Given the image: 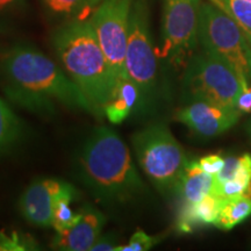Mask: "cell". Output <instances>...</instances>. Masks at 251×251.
Listing matches in <instances>:
<instances>
[{
	"label": "cell",
	"mask_w": 251,
	"mask_h": 251,
	"mask_svg": "<svg viewBox=\"0 0 251 251\" xmlns=\"http://www.w3.org/2000/svg\"><path fill=\"white\" fill-rule=\"evenodd\" d=\"M40 2L47 18L59 26L89 20L101 0H40Z\"/></svg>",
	"instance_id": "cell-16"
},
{
	"label": "cell",
	"mask_w": 251,
	"mask_h": 251,
	"mask_svg": "<svg viewBox=\"0 0 251 251\" xmlns=\"http://www.w3.org/2000/svg\"><path fill=\"white\" fill-rule=\"evenodd\" d=\"M246 130H247V134H248V137H249L250 142H251V119L249 121L247 122L246 125Z\"/></svg>",
	"instance_id": "cell-29"
},
{
	"label": "cell",
	"mask_w": 251,
	"mask_h": 251,
	"mask_svg": "<svg viewBox=\"0 0 251 251\" xmlns=\"http://www.w3.org/2000/svg\"><path fill=\"white\" fill-rule=\"evenodd\" d=\"M107 218L92 205L80 208V218L76 225L67 230L56 233L51 248L62 251H89L101 235Z\"/></svg>",
	"instance_id": "cell-12"
},
{
	"label": "cell",
	"mask_w": 251,
	"mask_h": 251,
	"mask_svg": "<svg viewBox=\"0 0 251 251\" xmlns=\"http://www.w3.org/2000/svg\"><path fill=\"white\" fill-rule=\"evenodd\" d=\"M236 108L241 113H251V83L242 81V89L237 97Z\"/></svg>",
	"instance_id": "cell-27"
},
{
	"label": "cell",
	"mask_w": 251,
	"mask_h": 251,
	"mask_svg": "<svg viewBox=\"0 0 251 251\" xmlns=\"http://www.w3.org/2000/svg\"><path fill=\"white\" fill-rule=\"evenodd\" d=\"M251 216V190L241 196L222 200L215 227L221 230H231Z\"/></svg>",
	"instance_id": "cell-18"
},
{
	"label": "cell",
	"mask_w": 251,
	"mask_h": 251,
	"mask_svg": "<svg viewBox=\"0 0 251 251\" xmlns=\"http://www.w3.org/2000/svg\"><path fill=\"white\" fill-rule=\"evenodd\" d=\"M241 112L203 100L188 101L176 113L175 119L201 137H215L237 124Z\"/></svg>",
	"instance_id": "cell-11"
},
{
	"label": "cell",
	"mask_w": 251,
	"mask_h": 251,
	"mask_svg": "<svg viewBox=\"0 0 251 251\" xmlns=\"http://www.w3.org/2000/svg\"><path fill=\"white\" fill-rule=\"evenodd\" d=\"M214 185V176L206 174L198 161H188L178 181L176 194L180 197L183 202L194 203L213 192Z\"/></svg>",
	"instance_id": "cell-17"
},
{
	"label": "cell",
	"mask_w": 251,
	"mask_h": 251,
	"mask_svg": "<svg viewBox=\"0 0 251 251\" xmlns=\"http://www.w3.org/2000/svg\"><path fill=\"white\" fill-rule=\"evenodd\" d=\"M131 144L140 168L153 186L163 194L176 193L188 159L168 126H147L133 135Z\"/></svg>",
	"instance_id": "cell-4"
},
{
	"label": "cell",
	"mask_w": 251,
	"mask_h": 251,
	"mask_svg": "<svg viewBox=\"0 0 251 251\" xmlns=\"http://www.w3.org/2000/svg\"><path fill=\"white\" fill-rule=\"evenodd\" d=\"M75 188L72 184L58 178H36L19 198V211L34 227L50 228L57 199L63 193Z\"/></svg>",
	"instance_id": "cell-10"
},
{
	"label": "cell",
	"mask_w": 251,
	"mask_h": 251,
	"mask_svg": "<svg viewBox=\"0 0 251 251\" xmlns=\"http://www.w3.org/2000/svg\"><path fill=\"white\" fill-rule=\"evenodd\" d=\"M206 1L212 2V4H214L215 6H218L219 8H221L222 11H225L226 13L229 14V13H228V8H227V6L225 5V2L222 1V0H206Z\"/></svg>",
	"instance_id": "cell-28"
},
{
	"label": "cell",
	"mask_w": 251,
	"mask_h": 251,
	"mask_svg": "<svg viewBox=\"0 0 251 251\" xmlns=\"http://www.w3.org/2000/svg\"><path fill=\"white\" fill-rule=\"evenodd\" d=\"M4 92L14 105L40 117L58 106L97 115L96 109L62 67L34 46L20 43L2 58Z\"/></svg>",
	"instance_id": "cell-1"
},
{
	"label": "cell",
	"mask_w": 251,
	"mask_h": 251,
	"mask_svg": "<svg viewBox=\"0 0 251 251\" xmlns=\"http://www.w3.org/2000/svg\"><path fill=\"white\" fill-rule=\"evenodd\" d=\"M249 1H251V0H249Z\"/></svg>",
	"instance_id": "cell-30"
},
{
	"label": "cell",
	"mask_w": 251,
	"mask_h": 251,
	"mask_svg": "<svg viewBox=\"0 0 251 251\" xmlns=\"http://www.w3.org/2000/svg\"><path fill=\"white\" fill-rule=\"evenodd\" d=\"M222 199L214 191L207 194L200 201L183 202L177 218V227L181 234H190L200 226L215 225L221 209Z\"/></svg>",
	"instance_id": "cell-14"
},
{
	"label": "cell",
	"mask_w": 251,
	"mask_h": 251,
	"mask_svg": "<svg viewBox=\"0 0 251 251\" xmlns=\"http://www.w3.org/2000/svg\"><path fill=\"white\" fill-rule=\"evenodd\" d=\"M199 43L202 49L230 64L241 80L251 83V42L230 15L209 1L199 14Z\"/></svg>",
	"instance_id": "cell-5"
},
{
	"label": "cell",
	"mask_w": 251,
	"mask_h": 251,
	"mask_svg": "<svg viewBox=\"0 0 251 251\" xmlns=\"http://www.w3.org/2000/svg\"><path fill=\"white\" fill-rule=\"evenodd\" d=\"M78 175L94 198L107 206H122L144 193L127 144L109 127H99L81 147Z\"/></svg>",
	"instance_id": "cell-2"
},
{
	"label": "cell",
	"mask_w": 251,
	"mask_h": 251,
	"mask_svg": "<svg viewBox=\"0 0 251 251\" xmlns=\"http://www.w3.org/2000/svg\"><path fill=\"white\" fill-rule=\"evenodd\" d=\"M228 13L242 27L251 42V1L249 0H222Z\"/></svg>",
	"instance_id": "cell-23"
},
{
	"label": "cell",
	"mask_w": 251,
	"mask_h": 251,
	"mask_svg": "<svg viewBox=\"0 0 251 251\" xmlns=\"http://www.w3.org/2000/svg\"><path fill=\"white\" fill-rule=\"evenodd\" d=\"M201 0H164L158 58L175 67H186L199 43Z\"/></svg>",
	"instance_id": "cell-8"
},
{
	"label": "cell",
	"mask_w": 251,
	"mask_h": 251,
	"mask_svg": "<svg viewBox=\"0 0 251 251\" xmlns=\"http://www.w3.org/2000/svg\"><path fill=\"white\" fill-rule=\"evenodd\" d=\"M78 198V190L69 191V192L63 193L58 198L55 203L54 216H52V226L56 233L67 230L72 226L76 225L80 218V211L75 213L71 208V202L75 201Z\"/></svg>",
	"instance_id": "cell-20"
},
{
	"label": "cell",
	"mask_w": 251,
	"mask_h": 251,
	"mask_svg": "<svg viewBox=\"0 0 251 251\" xmlns=\"http://www.w3.org/2000/svg\"><path fill=\"white\" fill-rule=\"evenodd\" d=\"M23 133V122L7 103L0 98V158L14 148Z\"/></svg>",
	"instance_id": "cell-19"
},
{
	"label": "cell",
	"mask_w": 251,
	"mask_h": 251,
	"mask_svg": "<svg viewBox=\"0 0 251 251\" xmlns=\"http://www.w3.org/2000/svg\"><path fill=\"white\" fill-rule=\"evenodd\" d=\"M39 243L30 235L18 231H0V251L39 250Z\"/></svg>",
	"instance_id": "cell-22"
},
{
	"label": "cell",
	"mask_w": 251,
	"mask_h": 251,
	"mask_svg": "<svg viewBox=\"0 0 251 251\" xmlns=\"http://www.w3.org/2000/svg\"><path fill=\"white\" fill-rule=\"evenodd\" d=\"M158 56L150 31V13L147 0H134L129 17L125 70L141 92V107H144L155 92L158 71Z\"/></svg>",
	"instance_id": "cell-7"
},
{
	"label": "cell",
	"mask_w": 251,
	"mask_h": 251,
	"mask_svg": "<svg viewBox=\"0 0 251 251\" xmlns=\"http://www.w3.org/2000/svg\"><path fill=\"white\" fill-rule=\"evenodd\" d=\"M28 11V0H0V34L13 31L25 20Z\"/></svg>",
	"instance_id": "cell-21"
},
{
	"label": "cell",
	"mask_w": 251,
	"mask_h": 251,
	"mask_svg": "<svg viewBox=\"0 0 251 251\" xmlns=\"http://www.w3.org/2000/svg\"><path fill=\"white\" fill-rule=\"evenodd\" d=\"M137 106H141V92L128 76L119 78L108 101L103 106V115L113 125L124 122Z\"/></svg>",
	"instance_id": "cell-15"
},
{
	"label": "cell",
	"mask_w": 251,
	"mask_h": 251,
	"mask_svg": "<svg viewBox=\"0 0 251 251\" xmlns=\"http://www.w3.org/2000/svg\"><path fill=\"white\" fill-rule=\"evenodd\" d=\"M120 237L118 234L109 231L100 235L90 251H117L120 247Z\"/></svg>",
	"instance_id": "cell-26"
},
{
	"label": "cell",
	"mask_w": 251,
	"mask_h": 251,
	"mask_svg": "<svg viewBox=\"0 0 251 251\" xmlns=\"http://www.w3.org/2000/svg\"><path fill=\"white\" fill-rule=\"evenodd\" d=\"M242 80L230 64L202 49L185 67L183 91L187 101L203 100L236 108Z\"/></svg>",
	"instance_id": "cell-6"
},
{
	"label": "cell",
	"mask_w": 251,
	"mask_h": 251,
	"mask_svg": "<svg viewBox=\"0 0 251 251\" xmlns=\"http://www.w3.org/2000/svg\"><path fill=\"white\" fill-rule=\"evenodd\" d=\"M161 240V236H152V235L147 234L142 229H139L131 235L129 242L125 246L121 244L117 251H148L157 243H159Z\"/></svg>",
	"instance_id": "cell-24"
},
{
	"label": "cell",
	"mask_w": 251,
	"mask_h": 251,
	"mask_svg": "<svg viewBox=\"0 0 251 251\" xmlns=\"http://www.w3.org/2000/svg\"><path fill=\"white\" fill-rule=\"evenodd\" d=\"M134 0H101L89 20L118 79L126 77L129 17Z\"/></svg>",
	"instance_id": "cell-9"
},
{
	"label": "cell",
	"mask_w": 251,
	"mask_h": 251,
	"mask_svg": "<svg viewBox=\"0 0 251 251\" xmlns=\"http://www.w3.org/2000/svg\"><path fill=\"white\" fill-rule=\"evenodd\" d=\"M226 157L218 155V153H212V155H207L198 159V164L206 174H209L212 176H216L222 168L225 166Z\"/></svg>",
	"instance_id": "cell-25"
},
{
	"label": "cell",
	"mask_w": 251,
	"mask_h": 251,
	"mask_svg": "<svg viewBox=\"0 0 251 251\" xmlns=\"http://www.w3.org/2000/svg\"><path fill=\"white\" fill-rule=\"evenodd\" d=\"M214 178V192L222 200L249 192L251 190V153L226 157L225 166Z\"/></svg>",
	"instance_id": "cell-13"
},
{
	"label": "cell",
	"mask_w": 251,
	"mask_h": 251,
	"mask_svg": "<svg viewBox=\"0 0 251 251\" xmlns=\"http://www.w3.org/2000/svg\"><path fill=\"white\" fill-rule=\"evenodd\" d=\"M51 45L65 74L86 96L103 117L118 77L106 58L90 20L59 25L51 36Z\"/></svg>",
	"instance_id": "cell-3"
}]
</instances>
